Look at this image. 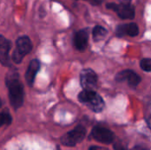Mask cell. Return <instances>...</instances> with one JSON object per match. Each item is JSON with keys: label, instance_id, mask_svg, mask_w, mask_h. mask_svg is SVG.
<instances>
[{"label": "cell", "instance_id": "30bf717a", "mask_svg": "<svg viewBox=\"0 0 151 150\" xmlns=\"http://www.w3.org/2000/svg\"><path fill=\"white\" fill-rule=\"evenodd\" d=\"M40 68H41V62L39 59L35 58L29 62L28 66L26 71V73H25L26 82L29 87H32L34 85L35 77H36Z\"/></svg>", "mask_w": 151, "mask_h": 150}, {"label": "cell", "instance_id": "7402d4cb", "mask_svg": "<svg viewBox=\"0 0 151 150\" xmlns=\"http://www.w3.org/2000/svg\"><path fill=\"white\" fill-rule=\"evenodd\" d=\"M76 1H78V0H76Z\"/></svg>", "mask_w": 151, "mask_h": 150}, {"label": "cell", "instance_id": "4fadbf2b", "mask_svg": "<svg viewBox=\"0 0 151 150\" xmlns=\"http://www.w3.org/2000/svg\"><path fill=\"white\" fill-rule=\"evenodd\" d=\"M108 34V31L102 26H96L94 28H93V31H92V36H93V39L95 42H99V41H102Z\"/></svg>", "mask_w": 151, "mask_h": 150}, {"label": "cell", "instance_id": "9a60e30c", "mask_svg": "<svg viewBox=\"0 0 151 150\" xmlns=\"http://www.w3.org/2000/svg\"><path fill=\"white\" fill-rule=\"evenodd\" d=\"M144 118L148 126L151 129V99L149 100L145 104L144 109Z\"/></svg>", "mask_w": 151, "mask_h": 150}, {"label": "cell", "instance_id": "8fae6325", "mask_svg": "<svg viewBox=\"0 0 151 150\" xmlns=\"http://www.w3.org/2000/svg\"><path fill=\"white\" fill-rule=\"evenodd\" d=\"M88 30L83 28L77 31L73 35V45L79 51H84L88 47Z\"/></svg>", "mask_w": 151, "mask_h": 150}, {"label": "cell", "instance_id": "9c48e42d", "mask_svg": "<svg viewBox=\"0 0 151 150\" xmlns=\"http://www.w3.org/2000/svg\"><path fill=\"white\" fill-rule=\"evenodd\" d=\"M11 48V41L0 34V63L4 66H11V58L9 56Z\"/></svg>", "mask_w": 151, "mask_h": 150}, {"label": "cell", "instance_id": "3957f363", "mask_svg": "<svg viewBox=\"0 0 151 150\" xmlns=\"http://www.w3.org/2000/svg\"><path fill=\"white\" fill-rule=\"evenodd\" d=\"M33 44L31 42V39L27 35L19 36L16 40V47L12 52V61L14 64H20L23 60V58L30 53L32 50Z\"/></svg>", "mask_w": 151, "mask_h": 150}, {"label": "cell", "instance_id": "6da1fadb", "mask_svg": "<svg viewBox=\"0 0 151 150\" xmlns=\"http://www.w3.org/2000/svg\"><path fill=\"white\" fill-rule=\"evenodd\" d=\"M5 85L8 89L11 106L17 111L22 107L24 103V87L19 80V74L17 71L12 70L7 72Z\"/></svg>", "mask_w": 151, "mask_h": 150}, {"label": "cell", "instance_id": "5b68a950", "mask_svg": "<svg viewBox=\"0 0 151 150\" xmlns=\"http://www.w3.org/2000/svg\"><path fill=\"white\" fill-rule=\"evenodd\" d=\"M106 7L114 11L119 15V17L123 19H133L134 18L135 11L130 0L121 1L119 4L110 3L106 4Z\"/></svg>", "mask_w": 151, "mask_h": 150}, {"label": "cell", "instance_id": "44dd1931", "mask_svg": "<svg viewBox=\"0 0 151 150\" xmlns=\"http://www.w3.org/2000/svg\"><path fill=\"white\" fill-rule=\"evenodd\" d=\"M2 107V101H1V98H0V108Z\"/></svg>", "mask_w": 151, "mask_h": 150}, {"label": "cell", "instance_id": "5bb4252c", "mask_svg": "<svg viewBox=\"0 0 151 150\" xmlns=\"http://www.w3.org/2000/svg\"><path fill=\"white\" fill-rule=\"evenodd\" d=\"M12 115L7 111L0 112V127L4 126H9L12 124Z\"/></svg>", "mask_w": 151, "mask_h": 150}, {"label": "cell", "instance_id": "7a4b0ae2", "mask_svg": "<svg viewBox=\"0 0 151 150\" xmlns=\"http://www.w3.org/2000/svg\"><path fill=\"white\" fill-rule=\"evenodd\" d=\"M78 100L96 113L102 112L105 106L104 101L95 90L83 89L78 95Z\"/></svg>", "mask_w": 151, "mask_h": 150}, {"label": "cell", "instance_id": "ac0fdd59", "mask_svg": "<svg viewBox=\"0 0 151 150\" xmlns=\"http://www.w3.org/2000/svg\"><path fill=\"white\" fill-rule=\"evenodd\" d=\"M88 150H109L108 149L104 148V147H99V146H91Z\"/></svg>", "mask_w": 151, "mask_h": 150}, {"label": "cell", "instance_id": "7c38bea8", "mask_svg": "<svg viewBox=\"0 0 151 150\" xmlns=\"http://www.w3.org/2000/svg\"><path fill=\"white\" fill-rule=\"evenodd\" d=\"M116 34L118 37H123L124 35H129L131 37H134L139 34V27L134 22L128 24H122L117 27Z\"/></svg>", "mask_w": 151, "mask_h": 150}, {"label": "cell", "instance_id": "ffe728a7", "mask_svg": "<svg viewBox=\"0 0 151 150\" xmlns=\"http://www.w3.org/2000/svg\"><path fill=\"white\" fill-rule=\"evenodd\" d=\"M55 150H60V148H59L58 146H57V147H56V149H55Z\"/></svg>", "mask_w": 151, "mask_h": 150}, {"label": "cell", "instance_id": "e0dca14e", "mask_svg": "<svg viewBox=\"0 0 151 150\" xmlns=\"http://www.w3.org/2000/svg\"><path fill=\"white\" fill-rule=\"evenodd\" d=\"M113 148H114V150H127L126 147L121 142H116Z\"/></svg>", "mask_w": 151, "mask_h": 150}, {"label": "cell", "instance_id": "52a82bcc", "mask_svg": "<svg viewBox=\"0 0 151 150\" xmlns=\"http://www.w3.org/2000/svg\"><path fill=\"white\" fill-rule=\"evenodd\" d=\"M97 75L90 68L83 69L80 74V82L83 89L95 90L97 86Z\"/></svg>", "mask_w": 151, "mask_h": 150}, {"label": "cell", "instance_id": "2e32d148", "mask_svg": "<svg viewBox=\"0 0 151 150\" xmlns=\"http://www.w3.org/2000/svg\"><path fill=\"white\" fill-rule=\"evenodd\" d=\"M141 68L145 72H151V58H144L140 63Z\"/></svg>", "mask_w": 151, "mask_h": 150}, {"label": "cell", "instance_id": "d6986e66", "mask_svg": "<svg viewBox=\"0 0 151 150\" xmlns=\"http://www.w3.org/2000/svg\"><path fill=\"white\" fill-rule=\"evenodd\" d=\"M132 150H150L148 148H146V147H144V146H141V145H139V146H135L134 149Z\"/></svg>", "mask_w": 151, "mask_h": 150}, {"label": "cell", "instance_id": "277c9868", "mask_svg": "<svg viewBox=\"0 0 151 150\" xmlns=\"http://www.w3.org/2000/svg\"><path fill=\"white\" fill-rule=\"evenodd\" d=\"M86 133V128L83 126L79 125L73 130L64 134L60 139V142L65 147H74L84 140Z\"/></svg>", "mask_w": 151, "mask_h": 150}, {"label": "cell", "instance_id": "ba28073f", "mask_svg": "<svg viewBox=\"0 0 151 150\" xmlns=\"http://www.w3.org/2000/svg\"><path fill=\"white\" fill-rule=\"evenodd\" d=\"M116 80L119 82L127 81L129 87L134 88L141 83L142 79L135 72L132 70H124L116 75Z\"/></svg>", "mask_w": 151, "mask_h": 150}, {"label": "cell", "instance_id": "8992f818", "mask_svg": "<svg viewBox=\"0 0 151 150\" xmlns=\"http://www.w3.org/2000/svg\"><path fill=\"white\" fill-rule=\"evenodd\" d=\"M91 137L103 144H111L115 141V134L110 129L104 126H95L91 131Z\"/></svg>", "mask_w": 151, "mask_h": 150}]
</instances>
